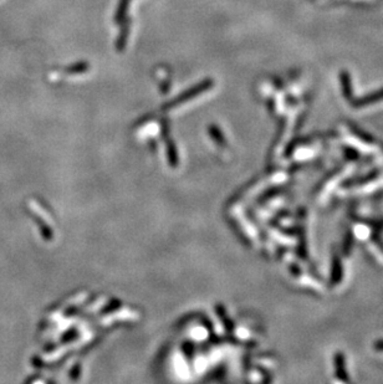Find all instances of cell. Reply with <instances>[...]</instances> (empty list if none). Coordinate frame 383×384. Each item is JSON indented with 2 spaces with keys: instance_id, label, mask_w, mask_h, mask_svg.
Listing matches in <instances>:
<instances>
[{
  "instance_id": "cell-1",
  "label": "cell",
  "mask_w": 383,
  "mask_h": 384,
  "mask_svg": "<svg viewBox=\"0 0 383 384\" xmlns=\"http://www.w3.org/2000/svg\"><path fill=\"white\" fill-rule=\"evenodd\" d=\"M86 70H87V66H86L85 63H79V65H76V68L68 69L69 72H83Z\"/></svg>"
}]
</instances>
